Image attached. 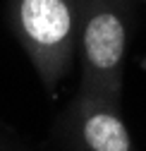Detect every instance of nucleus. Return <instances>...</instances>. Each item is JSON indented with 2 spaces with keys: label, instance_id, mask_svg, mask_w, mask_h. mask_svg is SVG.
<instances>
[{
  "label": "nucleus",
  "instance_id": "3",
  "mask_svg": "<svg viewBox=\"0 0 146 151\" xmlns=\"http://www.w3.org/2000/svg\"><path fill=\"white\" fill-rule=\"evenodd\" d=\"M62 142L82 151H130L132 137L120 113V99L79 84L62 118Z\"/></svg>",
  "mask_w": 146,
  "mask_h": 151
},
{
  "label": "nucleus",
  "instance_id": "2",
  "mask_svg": "<svg viewBox=\"0 0 146 151\" xmlns=\"http://www.w3.org/2000/svg\"><path fill=\"white\" fill-rule=\"evenodd\" d=\"M127 31V7L122 0H79L77 53L82 86L122 99Z\"/></svg>",
  "mask_w": 146,
  "mask_h": 151
},
{
  "label": "nucleus",
  "instance_id": "4",
  "mask_svg": "<svg viewBox=\"0 0 146 151\" xmlns=\"http://www.w3.org/2000/svg\"><path fill=\"white\" fill-rule=\"evenodd\" d=\"M141 3H146V0H141Z\"/></svg>",
  "mask_w": 146,
  "mask_h": 151
},
{
  "label": "nucleus",
  "instance_id": "1",
  "mask_svg": "<svg viewBox=\"0 0 146 151\" xmlns=\"http://www.w3.org/2000/svg\"><path fill=\"white\" fill-rule=\"evenodd\" d=\"M79 0H10L7 19L46 89H55L77 53Z\"/></svg>",
  "mask_w": 146,
  "mask_h": 151
}]
</instances>
